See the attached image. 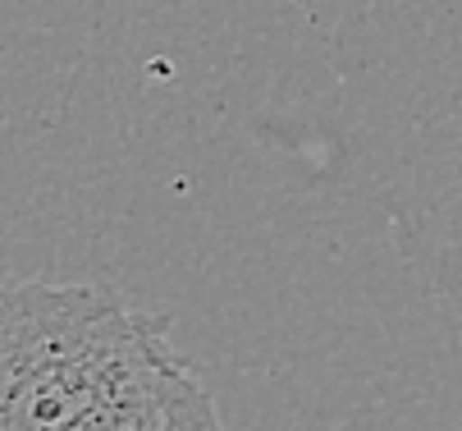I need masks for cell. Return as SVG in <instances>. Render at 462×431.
I'll use <instances>...</instances> for the list:
<instances>
[{"mask_svg":"<svg viewBox=\"0 0 462 431\" xmlns=\"http://www.w3.org/2000/svg\"><path fill=\"white\" fill-rule=\"evenodd\" d=\"M174 344L165 322L101 285H0V422L69 431Z\"/></svg>","mask_w":462,"mask_h":431,"instance_id":"1","label":"cell"},{"mask_svg":"<svg viewBox=\"0 0 462 431\" xmlns=\"http://www.w3.org/2000/svg\"><path fill=\"white\" fill-rule=\"evenodd\" d=\"M69 431H234V426H225L211 390L197 381L183 353L170 349L119 395L79 417Z\"/></svg>","mask_w":462,"mask_h":431,"instance_id":"2","label":"cell"},{"mask_svg":"<svg viewBox=\"0 0 462 431\" xmlns=\"http://www.w3.org/2000/svg\"><path fill=\"white\" fill-rule=\"evenodd\" d=\"M0 431H5V422H0Z\"/></svg>","mask_w":462,"mask_h":431,"instance_id":"3","label":"cell"}]
</instances>
